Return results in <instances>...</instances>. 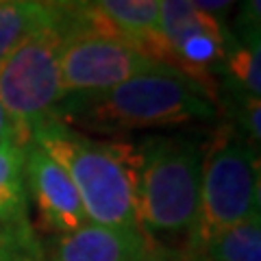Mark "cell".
<instances>
[{"instance_id": "cell-5", "label": "cell", "mask_w": 261, "mask_h": 261, "mask_svg": "<svg viewBox=\"0 0 261 261\" xmlns=\"http://www.w3.org/2000/svg\"><path fill=\"white\" fill-rule=\"evenodd\" d=\"M65 37L63 7L55 27L35 33L0 63V105L29 135L39 122L57 118L65 100L59 65Z\"/></svg>"}, {"instance_id": "cell-1", "label": "cell", "mask_w": 261, "mask_h": 261, "mask_svg": "<svg viewBox=\"0 0 261 261\" xmlns=\"http://www.w3.org/2000/svg\"><path fill=\"white\" fill-rule=\"evenodd\" d=\"M216 116L218 96L174 68L144 72L100 94L65 96L57 113L72 128L105 135L211 122Z\"/></svg>"}, {"instance_id": "cell-2", "label": "cell", "mask_w": 261, "mask_h": 261, "mask_svg": "<svg viewBox=\"0 0 261 261\" xmlns=\"http://www.w3.org/2000/svg\"><path fill=\"white\" fill-rule=\"evenodd\" d=\"M31 140L68 172L89 222L142 228L137 216L135 146L94 140L59 118L33 126Z\"/></svg>"}, {"instance_id": "cell-3", "label": "cell", "mask_w": 261, "mask_h": 261, "mask_svg": "<svg viewBox=\"0 0 261 261\" xmlns=\"http://www.w3.org/2000/svg\"><path fill=\"white\" fill-rule=\"evenodd\" d=\"M205 146L181 135H148L135 146L137 216L150 240H190L200 214Z\"/></svg>"}, {"instance_id": "cell-12", "label": "cell", "mask_w": 261, "mask_h": 261, "mask_svg": "<svg viewBox=\"0 0 261 261\" xmlns=\"http://www.w3.org/2000/svg\"><path fill=\"white\" fill-rule=\"evenodd\" d=\"M63 7L39 0H0V63L35 33L55 27Z\"/></svg>"}, {"instance_id": "cell-19", "label": "cell", "mask_w": 261, "mask_h": 261, "mask_svg": "<svg viewBox=\"0 0 261 261\" xmlns=\"http://www.w3.org/2000/svg\"><path fill=\"white\" fill-rule=\"evenodd\" d=\"M0 261H39V255L13 244H0Z\"/></svg>"}, {"instance_id": "cell-20", "label": "cell", "mask_w": 261, "mask_h": 261, "mask_svg": "<svg viewBox=\"0 0 261 261\" xmlns=\"http://www.w3.org/2000/svg\"><path fill=\"white\" fill-rule=\"evenodd\" d=\"M0 244H13V246H20L24 250L35 252V255L42 257V244L39 242H24V240L18 238V235H13L11 231H7V228H3V226H0Z\"/></svg>"}, {"instance_id": "cell-6", "label": "cell", "mask_w": 261, "mask_h": 261, "mask_svg": "<svg viewBox=\"0 0 261 261\" xmlns=\"http://www.w3.org/2000/svg\"><path fill=\"white\" fill-rule=\"evenodd\" d=\"M59 65L65 96L100 94L137 74L168 68L146 57L89 7L81 29L65 37Z\"/></svg>"}, {"instance_id": "cell-15", "label": "cell", "mask_w": 261, "mask_h": 261, "mask_svg": "<svg viewBox=\"0 0 261 261\" xmlns=\"http://www.w3.org/2000/svg\"><path fill=\"white\" fill-rule=\"evenodd\" d=\"M261 33V0H244L235 20V39L244 44H259Z\"/></svg>"}, {"instance_id": "cell-17", "label": "cell", "mask_w": 261, "mask_h": 261, "mask_svg": "<svg viewBox=\"0 0 261 261\" xmlns=\"http://www.w3.org/2000/svg\"><path fill=\"white\" fill-rule=\"evenodd\" d=\"M11 140H31V135L15 124L13 118L5 111L3 105H0V144L11 142Z\"/></svg>"}, {"instance_id": "cell-14", "label": "cell", "mask_w": 261, "mask_h": 261, "mask_svg": "<svg viewBox=\"0 0 261 261\" xmlns=\"http://www.w3.org/2000/svg\"><path fill=\"white\" fill-rule=\"evenodd\" d=\"M194 250L202 261H261V218L224 228Z\"/></svg>"}, {"instance_id": "cell-4", "label": "cell", "mask_w": 261, "mask_h": 261, "mask_svg": "<svg viewBox=\"0 0 261 261\" xmlns=\"http://www.w3.org/2000/svg\"><path fill=\"white\" fill-rule=\"evenodd\" d=\"M259 146L224 128L205 148L198 224L185 244L198 248L211 235L259 216Z\"/></svg>"}, {"instance_id": "cell-13", "label": "cell", "mask_w": 261, "mask_h": 261, "mask_svg": "<svg viewBox=\"0 0 261 261\" xmlns=\"http://www.w3.org/2000/svg\"><path fill=\"white\" fill-rule=\"evenodd\" d=\"M261 44H244L235 39L231 31H226V44L222 63L218 65L222 70L226 94L231 96H250L259 98L261 94Z\"/></svg>"}, {"instance_id": "cell-18", "label": "cell", "mask_w": 261, "mask_h": 261, "mask_svg": "<svg viewBox=\"0 0 261 261\" xmlns=\"http://www.w3.org/2000/svg\"><path fill=\"white\" fill-rule=\"evenodd\" d=\"M190 3L198 11L207 13V15H211V18L218 20V15H224L235 3H238V0H190Z\"/></svg>"}, {"instance_id": "cell-16", "label": "cell", "mask_w": 261, "mask_h": 261, "mask_svg": "<svg viewBox=\"0 0 261 261\" xmlns=\"http://www.w3.org/2000/svg\"><path fill=\"white\" fill-rule=\"evenodd\" d=\"M142 261H202L194 248L174 246V244H163L148 238V248H146Z\"/></svg>"}, {"instance_id": "cell-11", "label": "cell", "mask_w": 261, "mask_h": 261, "mask_svg": "<svg viewBox=\"0 0 261 261\" xmlns=\"http://www.w3.org/2000/svg\"><path fill=\"white\" fill-rule=\"evenodd\" d=\"M31 140L0 144V226L24 242H37L29 220L24 159Z\"/></svg>"}, {"instance_id": "cell-8", "label": "cell", "mask_w": 261, "mask_h": 261, "mask_svg": "<svg viewBox=\"0 0 261 261\" xmlns=\"http://www.w3.org/2000/svg\"><path fill=\"white\" fill-rule=\"evenodd\" d=\"M24 183L37 207L42 226L55 235H68L85 226L89 220L68 172L35 142L27 146Z\"/></svg>"}, {"instance_id": "cell-7", "label": "cell", "mask_w": 261, "mask_h": 261, "mask_svg": "<svg viewBox=\"0 0 261 261\" xmlns=\"http://www.w3.org/2000/svg\"><path fill=\"white\" fill-rule=\"evenodd\" d=\"M159 31L187 76L218 96L214 68L222 63L226 29L190 0H159Z\"/></svg>"}, {"instance_id": "cell-9", "label": "cell", "mask_w": 261, "mask_h": 261, "mask_svg": "<svg viewBox=\"0 0 261 261\" xmlns=\"http://www.w3.org/2000/svg\"><path fill=\"white\" fill-rule=\"evenodd\" d=\"M146 248L148 235L142 228L87 222L74 233L48 240L39 261H142Z\"/></svg>"}, {"instance_id": "cell-21", "label": "cell", "mask_w": 261, "mask_h": 261, "mask_svg": "<svg viewBox=\"0 0 261 261\" xmlns=\"http://www.w3.org/2000/svg\"><path fill=\"white\" fill-rule=\"evenodd\" d=\"M39 3H48V5H59V7H65V5H76V3H83V0H39Z\"/></svg>"}, {"instance_id": "cell-10", "label": "cell", "mask_w": 261, "mask_h": 261, "mask_svg": "<svg viewBox=\"0 0 261 261\" xmlns=\"http://www.w3.org/2000/svg\"><path fill=\"white\" fill-rule=\"evenodd\" d=\"M83 5L152 61L187 74L159 31V0H83Z\"/></svg>"}]
</instances>
